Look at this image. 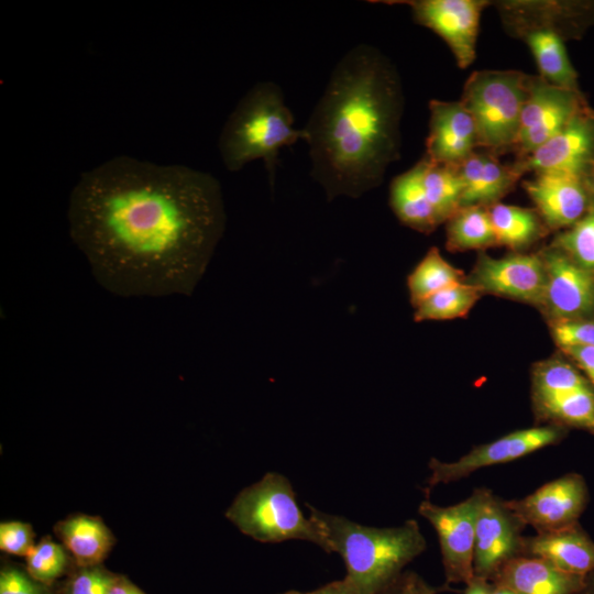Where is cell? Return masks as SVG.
<instances>
[{
	"label": "cell",
	"instance_id": "obj_1",
	"mask_svg": "<svg viewBox=\"0 0 594 594\" xmlns=\"http://www.w3.org/2000/svg\"><path fill=\"white\" fill-rule=\"evenodd\" d=\"M67 219L103 288L124 297H161L193 294L227 217L212 175L121 155L80 175Z\"/></svg>",
	"mask_w": 594,
	"mask_h": 594
},
{
	"label": "cell",
	"instance_id": "obj_2",
	"mask_svg": "<svg viewBox=\"0 0 594 594\" xmlns=\"http://www.w3.org/2000/svg\"><path fill=\"white\" fill-rule=\"evenodd\" d=\"M404 94L377 48L354 46L333 68L306 127L312 178L327 198H359L398 160Z\"/></svg>",
	"mask_w": 594,
	"mask_h": 594
},
{
	"label": "cell",
	"instance_id": "obj_3",
	"mask_svg": "<svg viewBox=\"0 0 594 594\" xmlns=\"http://www.w3.org/2000/svg\"><path fill=\"white\" fill-rule=\"evenodd\" d=\"M307 506L309 517L328 542L329 553L336 552L342 557L346 566L344 579L356 594L383 592L427 547L419 525L414 519L398 527L377 528Z\"/></svg>",
	"mask_w": 594,
	"mask_h": 594
},
{
	"label": "cell",
	"instance_id": "obj_4",
	"mask_svg": "<svg viewBox=\"0 0 594 594\" xmlns=\"http://www.w3.org/2000/svg\"><path fill=\"white\" fill-rule=\"evenodd\" d=\"M298 140H305V131L294 128V117L279 86L263 81L254 85L230 113L218 147L230 172L262 158L273 183L280 148Z\"/></svg>",
	"mask_w": 594,
	"mask_h": 594
},
{
	"label": "cell",
	"instance_id": "obj_5",
	"mask_svg": "<svg viewBox=\"0 0 594 594\" xmlns=\"http://www.w3.org/2000/svg\"><path fill=\"white\" fill-rule=\"evenodd\" d=\"M226 517L256 541L306 540L329 553L323 534L310 517L304 516L289 480L279 473H266L258 482L242 490Z\"/></svg>",
	"mask_w": 594,
	"mask_h": 594
},
{
	"label": "cell",
	"instance_id": "obj_6",
	"mask_svg": "<svg viewBox=\"0 0 594 594\" xmlns=\"http://www.w3.org/2000/svg\"><path fill=\"white\" fill-rule=\"evenodd\" d=\"M531 77L518 70L471 74L460 101L474 120L479 147L495 155L514 150Z\"/></svg>",
	"mask_w": 594,
	"mask_h": 594
},
{
	"label": "cell",
	"instance_id": "obj_7",
	"mask_svg": "<svg viewBox=\"0 0 594 594\" xmlns=\"http://www.w3.org/2000/svg\"><path fill=\"white\" fill-rule=\"evenodd\" d=\"M502 8L508 30L515 32L530 48L539 76L552 85L579 90L578 74L556 23L557 4L517 1L507 2Z\"/></svg>",
	"mask_w": 594,
	"mask_h": 594
},
{
	"label": "cell",
	"instance_id": "obj_8",
	"mask_svg": "<svg viewBox=\"0 0 594 594\" xmlns=\"http://www.w3.org/2000/svg\"><path fill=\"white\" fill-rule=\"evenodd\" d=\"M566 428L558 425H540L507 433L494 441L474 447L453 462L436 458L429 461L430 476L426 494L439 484H448L469 476L480 469L520 459L544 447L560 442Z\"/></svg>",
	"mask_w": 594,
	"mask_h": 594
},
{
	"label": "cell",
	"instance_id": "obj_9",
	"mask_svg": "<svg viewBox=\"0 0 594 594\" xmlns=\"http://www.w3.org/2000/svg\"><path fill=\"white\" fill-rule=\"evenodd\" d=\"M475 493L474 576L492 581L504 564L520 556L525 525L492 491L481 487Z\"/></svg>",
	"mask_w": 594,
	"mask_h": 594
},
{
	"label": "cell",
	"instance_id": "obj_10",
	"mask_svg": "<svg viewBox=\"0 0 594 594\" xmlns=\"http://www.w3.org/2000/svg\"><path fill=\"white\" fill-rule=\"evenodd\" d=\"M585 107L579 90L532 76L514 152L521 162L558 134Z\"/></svg>",
	"mask_w": 594,
	"mask_h": 594
},
{
	"label": "cell",
	"instance_id": "obj_11",
	"mask_svg": "<svg viewBox=\"0 0 594 594\" xmlns=\"http://www.w3.org/2000/svg\"><path fill=\"white\" fill-rule=\"evenodd\" d=\"M547 274L543 258L538 253H513L492 257L483 252L466 276V283L483 295L505 297L539 308Z\"/></svg>",
	"mask_w": 594,
	"mask_h": 594
},
{
	"label": "cell",
	"instance_id": "obj_12",
	"mask_svg": "<svg viewBox=\"0 0 594 594\" xmlns=\"http://www.w3.org/2000/svg\"><path fill=\"white\" fill-rule=\"evenodd\" d=\"M477 497L475 491L452 506L425 499L418 513L435 528L441 550L447 584H468L474 578L473 557Z\"/></svg>",
	"mask_w": 594,
	"mask_h": 594
},
{
	"label": "cell",
	"instance_id": "obj_13",
	"mask_svg": "<svg viewBox=\"0 0 594 594\" xmlns=\"http://www.w3.org/2000/svg\"><path fill=\"white\" fill-rule=\"evenodd\" d=\"M540 254L547 280L538 309L548 323L594 318V273L551 245Z\"/></svg>",
	"mask_w": 594,
	"mask_h": 594
},
{
	"label": "cell",
	"instance_id": "obj_14",
	"mask_svg": "<svg viewBox=\"0 0 594 594\" xmlns=\"http://www.w3.org/2000/svg\"><path fill=\"white\" fill-rule=\"evenodd\" d=\"M588 499L582 475L568 473L548 482L530 495L506 501L507 506L537 534L556 531L579 524Z\"/></svg>",
	"mask_w": 594,
	"mask_h": 594
},
{
	"label": "cell",
	"instance_id": "obj_15",
	"mask_svg": "<svg viewBox=\"0 0 594 594\" xmlns=\"http://www.w3.org/2000/svg\"><path fill=\"white\" fill-rule=\"evenodd\" d=\"M398 3L409 6L415 21L447 43L460 68H466L474 62L480 19L488 1L411 0Z\"/></svg>",
	"mask_w": 594,
	"mask_h": 594
},
{
	"label": "cell",
	"instance_id": "obj_16",
	"mask_svg": "<svg viewBox=\"0 0 594 594\" xmlns=\"http://www.w3.org/2000/svg\"><path fill=\"white\" fill-rule=\"evenodd\" d=\"M535 209L549 231L564 230L588 210L591 198L584 175L565 170H540L522 182Z\"/></svg>",
	"mask_w": 594,
	"mask_h": 594
},
{
	"label": "cell",
	"instance_id": "obj_17",
	"mask_svg": "<svg viewBox=\"0 0 594 594\" xmlns=\"http://www.w3.org/2000/svg\"><path fill=\"white\" fill-rule=\"evenodd\" d=\"M514 165L522 176L540 170L587 174L594 168V112L585 106L558 134Z\"/></svg>",
	"mask_w": 594,
	"mask_h": 594
},
{
	"label": "cell",
	"instance_id": "obj_18",
	"mask_svg": "<svg viewBox=\"0 0 594 594\" xmlns=\"http://www.w3.org/2000/svg\"><path fill=\"white\" fill-rule=\"evenodd\" d=\"M426 157L437 164L459 166L479 147L474 120L461 101L429 102Z\"/></svg>",
	"mask_w": 594,
	"mask_h": 594
},
{
	"label": "cell",
	"instance_id": "obj_19",
	"mask_svg": "<svg viewBox=\"0 0 594 594\" xmlns=\"http://www.w3.org/2000/svg\"><path fill=\"white\" fill-rule=\"evenodd\" d=\"M520 556L542 559L559 570L585 576L594 571V541L580 524L521 539Z\"/></svg>",
	"mask_w": 594,
	"mask_h": 594
},
{
	"label": "cell",
	"instance_id": "obj_20",
	"mask_svg": "<svg viewBox=\"0 0 594 594\" xmlns=\"http://www.w3.org/2000/svg\"><path fill=\"white\" fill-rule=\"evenodd\" d=\"M458 169L463 183L461 207L501 202L522 177L514 164H503L488 151H475Z\"/></svg>",
	"mask_w": 594,
	"mask_h": 594
},
{
	"label": "cell",
	"instance_id": "obj_21",
	"mask_svg": "<svg viewBox=\"0 0 594 594\" xmlns=\"http://www.w3.org/2000/svg\"><path fill=\"white\" fill-rule=\"evenodd\" d=\"M585 576L563 572L539 558L518 556L504 564L491 582L517 594H575Z\"/></svg>",
	"mask_w": 594,
	"mask_h": 594
},
{
	"label": "cell",
	"instance_id": "obj_22",
	"mask_svg": "<svg viewBox=\"0 0 594 594\" xmlns=\"http://www.w3.org/2000/svg\"><path fill=\"white\" fill-rule=\"evenodd\" d=\"M54 532L79 566L102 564L116 542L100 517L86 514H74L59 520Z\"/></svg>",
	"mask_w": 594,
	"mask_h": 594
},
{
	"label": "cell",
	"instance_id": "obj_23",
	"mask_svg": "<svg viewBox=\"0 0 594 594\" xmlns=\"http://www.w3.org/2000/svg\"><path fill=\"white\" fill-rule=\"evenodd\" d=\"M487 211L498 245L514 252L521 253L549 232L536 209L497 202Z\"/></svg>",
	"mask_w": 594,
	"mask_h": 594
},
{
	"label": "cell",
	"instance_id": "obj_24",
	"mask_svg": "<svg viewBox=\"0 0 594 594\" xmlns=\"http://www.w3.org/2000/svg\"><path fill=\"white\" fill-rule=\"evenodd\" d=\"M389 202L399 221L418 232L429 234L440 224L414 166L393 179Z\"/></svg>",
	"mask_w": 594,
	"mask_h": 594
},
{
	"label": "cell",
	"instance_id": "obj_25",
	"mask_svg": "<svg viewBox=\"0 0 594 594\" xmlns=\"http://www.w3.org/2000/svg\"><path fill=\"white\" fill-rule=\"evenodd\" d=\"M536 418L548 425L594 433V388L549 396H531Z\"/></svg>",
	"mask_w": 594,
	"mask_h": 594
},
{
	"label": "cell",
	"instance_id": "obj_26",
	"mask_svg": "<svg viewBox=\"0 0 594 594\" xmlns=\"http://www.w3.org/2000/svg\"><path fill=\"white\" fill-rule=\"evenodd\" d=\"M414 167L440 224L447 222L461 207L463 183L458 166L437 164L422 157Z\"/></svg>",
	"mask_w": 594,
	"mask_h": 594
},
{
	"label": "cell",
	"instance_id": "obj_27",
	"mask_svg": "<svg viewBox=\"0 0 594 594\" xmlns=\"http://www.w3.org/2000/svg\"><path fill=\"white\" fill-rule=\"evenodd\" d=\"M446 223V246L451 252L482 251L498 245L487 207H461Z\"/></svg>",
	"mask_w": 594,
	"mask_h": 594
},
{
	"label": "cell",
	"instance_id": "obj_28",
	"mask_svg": "<svg viewBox=\"0 0 594 594\" xmlns=\"http://www.w3.org/2000/svg\"><path fill=\"white\" fill-rule=\"evenodd\" d=\"M465 280L461 270L451 265L437 248H431L407 277L410 304L415 308L439 290Z\"/></svg>",
	"mask_w": 594,
	"mask_h": 594
},
{
	"label": "cell",
	"instance_id": "obj_29",
	"mask_svg": "<svg viewBox=\"0 0 594 594\" xmlns=\"http://www.w3.org/2000/svg\"><path fill=\"white\" fill-rule=\"evenodd\" d=\"M483 294L474 286L460 283L439 290L415 307L414 320H451L465 317Z\"/></svg>",
	"mask_w": 594,
	"mask_h": 594
},
{
	"label": "cell",
	"instance_id": "obj_30",
	"mask_svg": "<svg viewBox=\"0 0 594 594\" xmlns=\"http://www.w3.org/2000/svg\"><path fill=\"white\" fill-rule=\"evenodd\" d=\"M594 388L570 361L551 358L537 363L531 374V396H549Z\"/></svg>",
	"mask_w": 594,
	"mask_h": 594
},
{
	"label": "cell",
	"instance_id": "obj_31",
	"mask_svg": "<svg viewBox=\"0 0 594 594\" xmlns=\"http://www.w3.org/2000/svg\"><path fill=\"white\" fill-rule=\"evenodd\" d=\"M25 570L38 582L53 586L61 578L66 576L76 564L67 549L44 537L34 544L25 557Z\"/></svg>",
	"mask_w": 594,
	"mask_h": 594
},
{
	"label": "cell",
	"instance_id": "obj_32",
	"mask_svg": "<svg viewBox=\"0 0 594 594\" xmlns=\"http://www.w3.org/2000/svg\"><path fill=\"white\" fill-rule=\"evenodd\" d=\"M551 246L563 252L579 266L594 273V205L574 224L559 232Z\"/></svg>",
	"mask_w": 594,
	"mask_h": 594
},
{
	"label": "cell",
	"instance_id": "obj_33",
	"mask_svg": "<svg viewBox=\"0 0 594 594\" xmlns=\"http://www.w3.org/2000/svg\"><path fill=\"white\" fill-rule=\"evenodd\" d=\"M117 574L102 564L74 565L57 590L58 594H108Z\"/></svg>",
	"mask_w": 594,
	"mask_h": 594
},
{
	"label": "cell",
	"instance_id": "obj_34",
	"mask_svg": "<svg viewBox=\"0 0 594 594\" xmlns=\"http://www.w3.org/2000/svg\"><path fill=\"white\" fill-rule=\"evenodd\" d=\"M0 594H58L53 586L33 579L25 569L3 563L0 570Z\"/></svg>",
	"mask_w": 594,
	"mask_h": 594
},
{
	"label": "cell",
	"instance_id": "obj_35",
	"mask_svg": "<svg viewBox=\"0 0 594 594\" xmlns=\"http://www.w3.org/2000/svg\"><path fill=\"white\" fill-rule=\"evenodd\" d=\"M550 332L559 349L594 346V318L551 323Z\"/></svg>",
	"mask_w": 594,
	"mask_h": 594
},
{
	"label": "cell",
	"instance_id": "obj_36",
	"mask_svg": "<svg viewBox=\"0 0 594 594\" xmlns=\"http://www.w3.org/2000/svg\"><path fill=\"white\" fill-rule=\"evenodd\" d=\"M34 537L30 524L15 520L0 524V549L6 553L26 557L35 544Z\"/></svg>",
	"mask_w": 594,
	"mask_h": 594
},
{
	"label": "cell",
	"instance_id": "obj_37",
	"mask_svg": "<svg viewBox=\"0 0 594 594\" xmlns=\"http://www.w3.org/2000/svg\"><path fill=\"white\" fill-rule=\"evenodd\" d=\"M560 350L594 387V346H568Z\"/></svg>",
	"mask_w": 594,
	"mask_h": 594
},
{
	"label": "cell",
	"instance_id": "obj_38",
	"mask_svg": "<svg viewBox=\"0 0 594 594\" xmlns=\"http://www.w3.org/2000/svg\"><path fill=\"white\" fill-rule=\"evenodd\" d=\"M400 594H437L438 590L430 586L422 578L414 572L403 573L399 578Z\"/></svg>",
	"mask_w": 594,
	"mask_h": 594
},
{
	"label": "cell",
	"instance_id": "obj_39",
	"mask_svg": "<svg viewBox=\"0 0 594 594\" xmlns=\"http://www.w3.org/2000/svg\"><path fill=\"white\" fill-rule=\"evenodd\" d=\"M108 594H145L139 586H136L127 576L117 574L112 582Z\"/></svg>",
	"mask_w": 594,
	"mask_h": 594
},
{
	"label": "cell",
	"instance_id": "obj_40",
	"mask_svg": "<svg viewBox=\"0 0 594 594\" xmlns=\"http://www.w3.org/2000/svg\"><path fill=\"white\" fill-rule=\"evenodd\" d=\"M307 594H356L346 579L330 582Z\"/></svg>",
	"mask_w": 594,
	"mask_h": 594
},
{
	"label": "cell",
	"instance_id": "obj_41",
	"mask_svg": "<svg viewBox=\"0 0 594 594\" xmlns=\"http://www.w3.org/2000/svg\"><path fill=\"white\" fill-rule=\"evenodd\" d=\"M491 581L474 576L468 584L463 594H491Z\"/></svg>",
	"mask_w": 594,
	"mask_h": 594
},
{
	"label": "cell",
	"instance_id": "obj_42",
	"mask_svg": "<svg viewBox=\"0 0 594 594\" xmlns=\"http://www.w3.org/2000/svg\"><path fill=\"white\" fill-rule=\"evenodd\" d=\"M575 594H594V571L585 576L582 587Z\"/></svg>",
	"mask_w": 594,
	"mask_h": 594
},
{
	"label": "cell",
	"instance_id": "obj_43",
	"mask_svg": "<svg viewBox=\"0 0 594 594\" xmlns=\"http://www.w3.org/2000/svg\"><path fill=\"white\" fill-rule=\"evenodd\" d=\"M592 205H594V168L584 175Z\"/></svg>",
	"mask_w": 594,
	"mask_h": 594
},
{
	"label": "cell",
	"instance_id": "obj_44",
	"mask_svg": "<svg viewBox=\"0 0 594 594\" xmlns=\"http://www.w3.org/2000/svg\"><path fill=\"white\" fill-rule=\"evenodd\" d=\"M491 583H492L491 594H517L515 591L506 586H503L493 582Z\"/></svg>",
	"mask_w": 594,
	"mask_h": 594
},
{
	"label": "cell",
	"instance_id": "obj_45",
	"mask_svg": "<svg viewBox=\"0 0 594 594\" xmlns=\"http://www.w3.org/2000/svg\"><path fill=\"white\" fill-rule=\"evenodd\" d=\"M399 578L380 594H400Z\"/></svg>",
	"mask_w": 594,
	"mask_h": 594
},
{
	"label": "cell",
	"instance_id": "obj_46",
	"mask_svg": "<svg viewBox=\"0 0 594 594\" xmlns=\"http://www.w3.org/2000/svg\"><path fill=\"white\" fill-rule=\"evenodd\" d=\"M280 594H307V593H301V592H298V591H287V592L280 593Z\"/></svg>",
	"mask_w": 594,
	"mask_h": 594
}]
</instances>
